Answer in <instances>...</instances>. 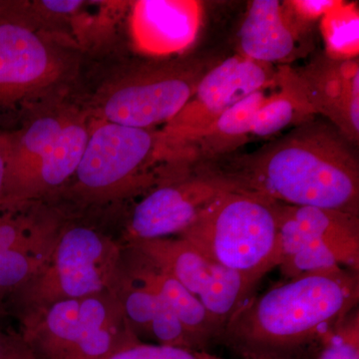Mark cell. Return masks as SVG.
<instances>
[{
    "mask_svg": "<svg viewBox=\"0 0 359 359\" xmlns=\"http://www.w3.org/2000/svg\"><path fill=\"white\" fill-rule=\"evenodd\" d=\"M82 123L65 121L40 165L30 200L55 190L76 173L88 142Z\"/></svg>",
    "mask_w": 359,
    "mask_h": 359,
    "instance_id": "7402d4cb",
    "label": "cell"
},
{
    "mask_svg": "<svg viewBox=\"0 0 359 359\" xmlns=\"http://www.w3.org/2000/svg\"><path fill=\"white\" fill-rule=\"evenodd\" d=\"M359 273H309L255 294L219 335L238 359H301L358 308Z\"/></svg>",
    "mask_w": 359,
    "mask_h": 359,
    "instance_id": "7a4b0ae2",
    "label": "cell"
},
{
    "mask_svg": "<svg viewBox=\"0 0 359 359\" xmlns=\"http://www.w3.org/2000/svg\"><path fill=\"white\" fill-rule=\"evenodd\" d=\"M20 320L35 359H101L141 340L116 292L21 309Z\"/></svg>",
    "mask_w": 359,
    "mask_h": 359,
    "instance_id": "277c9868",
    "label": "cell"
},
{
    "mask_svg": "<svg viewBox=\"0 0 359 359\" xmlns=\"http://www.w3.org/2000/svg\"><path fill=\"white\" fill-rule=\"evenodd\" d=\"M131 250L133 259L127 269L150 283L164 297L190 335L196 348L207 351L212 344L218 342L221 330L198 299L164 269L156 266L136 250Z\"/></svg>",
    "mask_w": 359,
    "mask_h": 359,
    "instance_id": "d6986e66",
    "label": "cell"
},
{
    "mask_svg": "<svg viewBox=\"0 0 359 359\" xmlns=\"http://www.w3.org/2000/svg\"><path fill=\"white\" fill-rule=\"evenodd\" d=\"M65 122L61 118L47 116L35 120L25 131L11 134L6 188L0 207L22 204L30 200L42 160Z\"/></svg>",
    "mask_w": 359,
    "mask_h": 359,
    "instance_id": "ac0fdd59",
    "label": "cell"
},
{
    "mask_svg": "<svg viewBox=\"0 0 359 359\" xmlns=\"http://www.w3.org/2000/svg\"><path fill=\"white\" fill-rule=\"evenodd\" d=\"M276 84L278 89L266 96L257 111L252 136L266 138L314 119L316 114L299 88L292 68L283 66L276 69Z\"/></svg>",
    "mask_w": 359,
    "mask_h": 359,
    "instance_id": "44dd1931",
    "label": "cell"
},
{
    "mask_svg": "<svg viewBox=\"0 0 359 359\" xmlns=\"http://www.w3.org/2000/svg\"><path fill=\"white\" fill-rule=\"evenodd\" d=\"M4 359H35L20 332L7 334L6 351Z\"/></svg>",
    "mask_w": 359,
    "mask_h": 359,
    "instance_id": "4316f807",
    "label": "cell"
},
{
    "mask_svg": "<svg viewBox=\"0 0 359 359\" xmlns=\"http://www.w3.org/2000/svg\"><path fill=\"white\" fill-rule=\"evenodd\" d=\"M116 292L130 327L139 339L146 337L157 344L198 351L164 297L123 264Z\"/></svg>",
    "mask_w": 359,
    "mask_h": 359,
    "instance_id": "e0dca14e",
    "label": "cell"
},
{
    "mask_svg": "<svg viewBox=\"0 0 359 359\" xmlns=\"http://www.w3.org/2000/svg\"><path fill=\"white\" fill-rule=\"evenodd\" d=\"M313 359H359L358 308L323 340Z\"/></svg>",
    "mask_w": 359,
    "mask_h": 359,
    "instance_id": "cb8c5ba5",
    "label": "cell"
},
{
    "mask_svg": "<svg viewBox=\"0 0 359 359\" xmlns=\"http://www.w3.org/2000/svg\"><path fill=\"white\" fill-rule=\"evenodd\" d=\"M226 190L219 180L201 171L162 184L135 205L126 229L128 244L179 237Z\"/></svg>",
    "mask_w": 359,
    "mask_h": 359,
    "instance_id": "8fae6325",
    "label": "cell"
},
{
    "mask_svg": "<svg viewBox=\"0 0 359 359\" xmlns=\"http://www.w3.org/2000/svg\"><path fill=\"white\" fill-rule=\"evenodd\" d=\"M128 245L198 299L221 334L231 318L256 294L257 283L224 268L185 238H157Z\"/></svg>",
    "mask_w": 359,
    "mask_h": 359,
    "instance_id": "ba28073f",
    "label": "cell"
},
{
    "mask_svg": "<svg viewBox=\"0 0 359 359\" xmlns=\"http://www.w3.org/2000/svg\"><path fill=\"white\" fill-rule=\"evenodd\" d=\"M11 146V134L0 132V205L2 204L6 188L7 162Z\"/></svg>",
    "mask_w": 359,
    "mask_h": 359,
    "instance_id": "83f0119b",
    "label": "cell"
},
{
    "mask_svg": "<svg viewBox=\"0 0 359 359\" xmlns=\"http://www.w3.org/2000/svg\"><path fill=\"white\" fill-rule=\"evenodd\" d=\"M42 6L55 13H74L76 9L82 6V1H42Z\"/></svg>",
    "mask_w": 359,
    "mask_h": 359,
    "instance_id": "f1b7e54d",
    "label": "cell"
},
{
    "mask_svg": "<svg viewBox=\"0 0 359 359\" xmlns=\"http://www.w3.org/2000/svg\"><path fill=\"white\" fill-rule=\"evenodd\" d=\"M306 32L292 18L285 2L254 0L238 33V54L273 66L292 61L299 54V41Z\"/></svg>",
    "mask_w": 359,
    "mask_h": 359,
    "instance_id": "2e32d148",
    "label": "cell"
},
{
    "mask_svg": "<svg viewBox=\"0 0 359 359\" xmlns=\"http://www.w3.org/2000/svg\"><path fill=\"white\" fill-rule=\"evenodd\" d=\"M4 297L0 295V316L4 313Z\"/></svg>",
    "mask_w": 359,
    "mask_h": 359,
    "instance_id": "1f68e13d",
    "label": "cell"
},
{
    "mask_svg": "<svg viewBox=\"0 0 359 359\" xmlns=\"http://www.w3.org/2000/svg\"><path fill=\"white\" fill-rule=\"evenodd\" d=\"M20 204L0 207V295L25 287L45 268L62 229L20 214Z\"/></svg>",
    "mask_w": 359,
    "mask_h": 359,
    "instance_id": "5bb4252c",
    "label": "cell"
},
{
    "mask_svg": "<svg viewBox=\"0 0 359 359\" xmlns=\"http://www.w3.org/2000/svg\"><path fill=\"white\" fill-rule=\"evenodd\" d=\"M154 156H161L159 133L105 121L89 135L75 173L78 190L106 199L152 185L144 171Z\"/></svg>",
    "mask_w": 359,
    "mask_h": 359,
    "instance_id": "52a82bcc",
    "label": "cell"
},
{
    "mask_svg": "<svg viewBox=\"0 0 359 359\" xmlns=\"http://www.w3.org/2000/svg\"><path fill=\"white\" fill-rule=\"evenodd\" d=\"M280 245L285 280L337 269L359 273L358 215L280 204Z\"/></svg>",
    "mask_w": 359,
    "mask_h": 359,
    "instance_id": "8992f818",
    "label": "cell"
},
{
    "mask_svg": "<svg viewBox=\"0 0 359 359\" xmlns=\"http://www.w3.org/2000/svg\"><path fill=\"white\" fill-rule=\"evenodd\" d=\"M320 21L323 53L327 57L337 60L358 58L359 11L355 2L337 0Z\"/></svg>",
    "mask_w": 359,
    "mask_h": 359,
    "instance_id": "603a6c76",
    "label": "cell"
},
{
    "mask_svg": "<svg viewBox=\"0 0 359 359\" xmlns=\"http://www.w3.org/2000/svg\"><path fill=\"white\" fill-rule=\"evenodd\" d=\"M259 90L241 100L187 142L180 154L212 161L235 151L252 137V123L268 94Z\"/></svg>",
    "mask_w": 359,
    "mask_h": 359,
    "instance_id": "ffe728a7",
    "label": "cell"
},
{
    "mask_svg": "<svg viewBox=\"0 0 359 359\" xmlns=\"http://www.w3.org/2000/svg\"><path fill=\"white\" fill-rule=\"evenodd\" d=\"M208 69L200 65L171 66L125 80L104 101L106 121L147 129L168 123L193 95Z\"/></svg>",
    "mask_w": 359,
    "mask_h": 359,
    "instance_id": "30bf717a",
    "label": "cell"
},
{
    "mask_svg": "<svg viewBox=\"0 0 359 359\" xmlns=\"http://www.w3.org/2000/svg\"><path fill=\"white\" fill-rule=\"evenodd\" d=\"M8 13L0 15V108L53 83L62 70L43 40Z\"/></svg>",
    "mask_w": 359,
    "mask_h": 359,
    "instance_id": "7c38bea8",
    "label": "cell"
},
{
    "mask_svg": "<svg viewBox=\"0 0 359 359\" xmlns=\"http://www.w3.org/2000/svg\"><path fill=\"white\" fill-rule=\"evenodd\" d=\"M9 4H7L6 2L0 1V15L8 8Z\"/></svg>",
    "mask_w": 359,
    "mask_h": 359,
    "instance_id": "4dcf8cb0",
    "label": "cell"
},
{
    "mask_svg": "<svg viewBox=\"0 0 359 359\" xmlns=\"http://www.w3.org/2000/svg\"><path fill=\"white\" fill-rule=\"evenodd\" d=\"M7 334L0 332V359H4L6 351Z\"/></svg>",
    "mask_w": 359,
    "mask_h": 359,
    "instance_id": "f546056e",
    "label": "cell"
},
{
    "mask_svg": "<svg viewBox=\"0 0 359 359\" xmlns=\"http://www.w3.org/2000/svg\"><path fill=\"white\" fill-rule=\"evenodd\" d=\"M351 144L314 119L223 167L205 168L229 190L278 204L359 215V165Z\"/></svg>",
    "mask_w": 359,
    "mask_h": 359,
    "instance_id": "6da1fadb",
    "label": "cell"
},
{
    "mask_svg": "<svg viewBox=\"0 0 359 359\" xmlns=\"http://www.w3.org/2000/svg\"><path fill=\"white\" fill-rule=\"evenodd\" d=\"M283 2L295 22L308 32L311 23L320 20L337 4V0H287Z\"/></svg>",
    "mask_w": 359,
    "mask_h": 359,
    "instance_id": "484cf974",
    "label": "cell"
},
{
    "mask_svg": "<svg viewBox=\"0 0 359 359\" xmlns=\"http://www.w3.org/2000/svg\"><path fill=\"white\" fill-rule=\"evenodd\" d=\"M280 205L255 194L228 189L179 237L259 285L280 266Z\"/></svg>",
    "mask_w": 359,
    "mask_h": 359,
    "instance_id": "3957f363",
    "label": "cell"
},
{
    "mask_svg": "<svg viewBox=\"0 0 359 359\" xmlns=\"http://www.w3.org/2000/svg\"><path fill=\"white\" fill-rule=\"evenodd\" d=\"M203 18L200 1L140 0L132 7V39L137 49L148 55L181 53L197 39Z\"/></svg>",
    "mask_w": 359,
    "mask_h": 359,
    "instance_id": "9a60e30c",
    "label": "cell"
},
{
    "mask_svg": "<svg viewBox=\"0 0 359 359\" xmlns=\"http://www.w3.org/2000/svg\"><path fill=\"white\" fill-rule=\"evenodd\" d=\"M121 269V248L112 238L88 226L65 228L41 273L13 294L26 309L116 292Z\"/></svg>",
    "mask_w": 359,
    "mask_h": 359,
    "instance_id": "5b68a950",
    "label": "cell"
},
{
    "mask_svg": "<svg viewBox=\"0 0 359 359\" xmlns=\"http://www.w3.org/2000/svg\"><path fill=\"white\" fill-rule=\"evenodd\" d=\"M101 359H226L210 353L208 351H195L183 347L145 344L137 341L120 347L109 355Z\"/></svg>",
    "mask_w": 359,
    "mask_h": 359,
    "instance_id": "d4e9b609",
    "label": "cell"
},
{
    "mask_svg": "<svg viewBox=\"0 0 359 359\" xmlns=\"http://www.w3.org/2000/svg\"><path fill=\"white\" fill-rule=\"evenodd\" d=\"M295 78L313 110L327 118L351 145L359 140L358 58L337 60L325 53L316 56Z\"/></svg>",
    "mask_w": 359,
    "mask_h": 359,
    "instance_id": "4fadbf2b",
    "label": "cell"
},
{
    "mask_svg": "<svg viewBox=\"0 0 359 359\" xmlns=\"http://www.w3.org/2000/svg\"><path fill=\"white\" fill-rule=\"evenodd\" d=\"M275 66L240 54L207 70L193 95L160 132L162 156L180 155L187 142L245 97L275 84Z\"/></svg>",
    "mask_w": 359,
    "mask_h": 359,
    "instance_id": "9c48e42d",
    "label": "cell"
}]
</instances>
